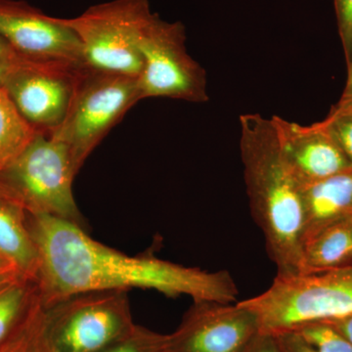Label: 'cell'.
I'll use <instances>...</instances> for the list:
<instances>
[{"label":"cell","mask_w":352,"mask_h":352,"mask_svg":"<svg viewBox=\"0 0 352 352\" xmlns=\"http://www.w3.org/2000/svg\"><path fill=\"white\" fill-rule=\"evenodd\" d=\"M168 335L136 325L131 333L97 352H166Z\"/></svg>","instance_id":"cell-19"},{"label":"cell","mask_w":352,"mask_h":352,"mask_svg":"<svg viewBox=\"0 0 352 352\" xmlns=\"http://www.w3.org/2000/svg\"><path fill=\"white\" fill-rule=\"evenodd\" d=\"M39 336L45 352H97L135 328L127 292L76 294L43 307Z\"/></svg>","instance_id":"cell-4"},{"label":"cell","mask_w":352,"mask_h":352,"mask_svg":"<svg viewBox=\"0 0 352 352\" xmlns=\"http://www.w3.org/2000/svg\"><path fill=\"white\" fill-rule=\"evenodd\" d=\"M38 132L21 115L6 87H0V171L24 151Z\"/></svg>","instance_id":"cell-17"},{"label":"cell","mask_w":352,"mask_h":352,"mask_svg":"<svg viewBox=\"0 0 352 352\" xmlns=\"http://www.w3.org/2000/svg\"><path fill=\"white\" fill-rule=\"evenodd\" d=\"M261 333L258 316L241 302H193L166 352H250Z\"/></svg>","instance_id":"cell-10"},{"label":"cell","mask_w":352,"mask_h":352,"mask_svg":"<svg viewBox=\"0 0 352 352\" xmlns=\"http://www.w3.org/2000/svg\"><path fill=\"white\" fill-rule=\"evenodd\" d=\"M258 316L261 333L292 331L352 315V266L314 273L276 275L270 288L241 302Z\"/></svg>","instance_id":"cell-3"},{"label":"cell","mask_w":352,"mask_h":352,"mask_svg":"<svg viewBox=\"0 0 352 352\" xmlns=\"http://www.w3.org/2000/svg\"><path fill=\"white\" fill-rule=\"evenodd\" d=\"M335 8L340 41L346 56L352 41V0H335Z\"/></svg>","instance_id":"cell-22"},{"label":"cell","mask_w":352,"mask_h":352,"mask_svg":"<svg viewBox=\"0 0 352 352\" xmlns=\"http://www.w3.org/2000/svg\"><path fill=\"white\" fill-rule=\"evenodd\" d=\"M25 62L30 61H21V62H8L0 61V87H4L7 80L11 74L17 69L19 65L25 63Z\"/></svg>","instance_id":"cell-29"},{"label":"cell","mask_w":352,"mask_h":352,"mask_svg":"<svg viewBox=\"0 0 352 352\" xmlns=\"http://www.w3.org/2000/svg\"><path fill=\"white\" fill-rule=\"evenodd\" d=\"M0 201H8V203H13L18 205L16 201L14 200L13 196L11 195L10 192L6 188V185L3 182L0 180Z\"/></svg>","instance_id":"cell-30"},{"label":"cell","mask_w":352,"mask_h":352,"mask_svg":"<svg viewBox=\"0 0 352 352\" xmlns=\"http://www.w3.org/2000/svg\"><path fill=\"white\" fill-rule=\"evenodd\" d=\"M303 245L340 220L352 217V168L302 187Z\"/></svg>","instance_id":"cell-13"},{"label":"cell","mask_w":352,"mask_h":352,"mask_svg":"<svg viewBox=\"0 0 352 352\" xmlns=\"http://www.w3.org/2000/svg\"><path fill=\"white\" fill-rule=\"evenodd\" d=\"M152 14L148 0H113L62 21L80 38L88 68L139 78V38Z\"/></svg>","instance_id":"cell-7"},{"label":"cell","mask_w":352,"mask_h":352,"mask_svg":"<svg viewBox=\"0 0 352 352\" xmlns=\"http://www.w3.org/2000/svg\"><path fill=\"white\" fill-rule=\"evenodd\" d=\"M352 266V217L322 230L303 245L302 272L314 273Z\"/></svg>","instance_id":"cell-16"},{"label":"cell","mask_w":352,"mask_h":352,"mask_svg":"<svg viewBox=\"0 0 352 352\" xmlns=\"http://www.w3.org/2000/svg\"><path fill=\"white\" fill-rule=\"evenodd\" d=\"M317 352H352V344L330 324L310 322L294 329Z\"/></svg>","instance_id":"cell-18"},{"label":"cell","mask_w":352,"mask_h":352,"mask_svg":"<svg viewBox=\"0 0 352 352\" xmlns=\"http://www.w3.org/2000/svg\"><path fill=\"white\" fill-rule=\"evenodd\" d=\"M78 175L66 146L38 132L2 171L0 180L28 214L48 215L83 227L73 193Z\"/></svg>","instance_id":"cell-6"},{"label":"cell","mask_w":352,"mask_h":352,"mask_svg":"<svg viewBox=\"0 0 352 352\" xmlns=\"http://www.w3.org/2000/svg\"><path fill=\"white\" fill-rule=\"evenodd\" d=\"M41 312V310L27 330L2 352H45L39 336L38 324Z\"/></svg>","instance_id":"cell-21"},{"label":"cell","mask_w":352,"mask_h":352,"mask_svg":"<svg viewBox=\"0 0 352 352\" xmlns=\"http://www.w3.org/2000/svg\"><path fill=\"white\" fill-rule=\"evenodd\" d=\"M138 47L143 62L138 78L141 100L152 97L192 103L208 100L207 74L187 51L182 23L166 22L153 13Z\"/></svg>","instance_id":"cell-8"},{"label":"cell","mask_w":352,"mask_h":352,"mask_svg":"<svg viewBox=\"0 0 352 352\" xmlns=\"http://www.w3.org/2000/svg\"><path fill=\"white\" fill-rule=\"evenodd\" d=\"M240 152L252 215L277 274L302 272V187L285 157L272 118L241 116Z\"/></svg>","instance_id":"cell-2"},{"label":"cell","mask_w":352,"mask_h":352,"mask_svg":"<svg viewBox=\"0 0 352 352\" xmlns=\"http://www.w3.org/2000/svg\"><path fill=\"white\" fill-rule=\"evenodd\" d=\"M322 122L352 166V103L336 104Z\"/></svg>","instance_id":"cell-20"},{"label":"cell","mask_w":352,"mask_h":352,"mask_svg":"<svg viewBox=\"0 0 352 352\" xmlns=\"http://www.w3.org/2000/svg\"><path fill=\"white\" fill-rule=\"evenodd\" d=\"M0 61L21 62L27 61L20 56L15 50L9 45L8 43L0 36Z\"/></svg>","instance_id":"cell-27"},{"label":"cell","mask_w":352,"mask_h":352,"mask_svg":"<svg viewBox=\"0 0 352 352\" xmlns=\"http://www.w3.org/2000/svg\"><path fill=\"white\" fill-rule=\"evenodd\" d=\"M19 277L22 276H21L15 268L12 267L10 264L0 259V288Z\"/></svg>","instance_id":"cell-28"},{"label":"cell","mask_w":352,"mask_h":352,"mask_svg":"<svg viewBox=\"0 0 352 352\" xmlns=\"http://www.w3.org/2000/svg\"><path fill=\"white\" fill-rule=\"evenodd\" d=\"M141 101L138 78L83 67L61 126L48 134L63 143L76 173L127 111Z\"/></svg>","instance_id":"cell-5"},{"label":"cell","mask_w":352,"mask_h":352,"mask_svg":"<svg viewBox=\"0 0 352 352\" xmlns=\"http://www.w3.org/2000/svg\"><path fill=\"white\" fill-rule=\"evenodd\" d=\"M28 224L38 250L36 281L43 307L85 292L131 289L188 296L193 302H237L239 289L226 270L129 256L92 239L82 226L48 215L28 214Z\"/></svg>","instance_id":"cell-1"},{"label":"cell","mask_w":352,"mask_h":352,"mask_svg":"<svg viewBox=\"0 0 352 352\" xmlns=\"http://www.w3.org/2000/svg\"><path fill=\"white\" fill-rule=\"evenodd\" d=\"M0 259L10 264L21 276L38 279L39 254L27 212L8 201H0Z\"/></svg>","instance_id":"cell-14"},{"label":"cell","mask_w":352,"mask_h":352,"mask_svg":"<svg viewBox=\"0 0 352 352\" xmlns=\"http://www.w3.org/2000/svg\"><path fill=\"white\" fill-rule=\"evenodd\" d=\"M285 157L302 187L352 166L323 122L302 126L272 116Z\"/></svg>","instance_id":"cell-12"},{"label":"cell","mask_w":352,"mask_h":352,"mask_svg":"<svg viewBox=\"0 0 352 352\" xmlns=\"http://www.w3.org/2000/svg\"><path fill=\"white\" fill-rule=\"evenodd\" d=\"M282 352H317L294 331L273 333Z\"/></svg>","instance_id":"cell-23"},{"label":"cell","mask_w":352,"mask_h":352,"mask_svg":"<svg viewBox=\"0 0 352 352\" xmlns=\"http://www.w3.org/2000/svg\"><path fill=\"white\" fill-rule=\"evenodd\" d=\"M250 352H282L273 333H261Z\"/></svg>","instance_id":"cell-24"},{"label":"cell","mask_w":352,"mask_h":352,"mask_svg":"<svg viewBox=\"0 0 352 352\" xmlns=\"http://www.w3.org/2000/svg\"><path fill=\"white\" fill-rule=\"evenodd\" d=\"M82 68L25 62L4 87L23 118L38 132L51 134L66 117Z\"/></svg>","instance_id":"cell-11"},{"label":"cell","mask_w":352,"mask_h":352,"mask_svg":"<svg viewBox=\"0 0 352 352\" xmlns=\"http://www.w3.org/2000/svg\"></svg>","instance_id":"cell-31"},{"label":"cell","mask_w":352,"mask_h":352,"mask_svg":"<svg viewBox=\"0 0 352 352\" xmlns=\"http://www.w3.org/2000/svg\"><path fill=\"white\" fill-rule=\"evenodd\" d=\"M347 64V78L344 92L338 104L352 103V41L349 54L346 56Z\"/></svg>","instance_id":"cell-25"},{"label":"cell","mask_w":352,"mask_h":352,"mask_svg":"<svg viewBox=\"0 0 352 352\" xmlns=\"http://www.w3.org/2000/svg\"><path fill=\"white\" fill-rule=\"evenodd\" d=\"M41 308L36 280L19 277L0 288V352L27 330Z\"/></svg>","instance_id":"cell-15"},{"label":"cell","mask_w":352,"mask_h":352,"mask_svg":"<svg viewBox=\"0 0 352 352\" xmlns=\"http://www.w3.org/2000/svg\"><path fill=\"white\" fill-rule=\"evenodd\" d=\"M0 36L27 61L87 66L75 32L61 18L46 15L23 0H0Z\"/></svg>","instance_id":"cell-9"},{"label":"cell","mask_w":352,"mask_h":352,"mask_svg":"<svg viewBox=\"0 0 352 352\" xmlns=\"http://www.w3.org/2000/svg\"><path fill=\"white\" fill-rule=\"evenodd\" d=\"M324 322L330 324L332 327L335 328L338 332L342 333L352 344V315L342 317V318L331 319V320Z\"/></svg>","instance_id":"cell-26"}]
</instances>
